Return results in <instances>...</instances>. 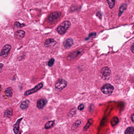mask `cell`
<instances>
[{
  "label": "cell",
  "instance_id": "obj_1",
  "mask_svg": "<svg viewBox=\"0 0 134 134\" xmlns=\"http://www.w3.org/2000/svg\"><path fill=\"white\" fill-rule=\"evenodd\" d=\"M71 26V23L69 21H65L62 23L60 26L57 28V31L59 34L63 35L66 33V31Z\"/></svg>",
  "mask_w": 134,
  "mask_h": 134
},
{
  "label": "cell",
  "instance_id": "obj_2",
  "mask_svg": "<svg viewBox=\"0 0 134 134\" xmlns=\"http://www.w3.org/2000/svg\"><path fill=\"white\" fill-rule=\"evenodd\" d=\"M67 85V82L63 79H60L57 80L55 85V89L58 92H60L66 87Z\"/></svg>",
  "mask_w": 134,
  "mask_h": 134
},
{
  "label": "cell",
  "instance_id": "obj_3",
  "mask_svg": "<svg viewBox=\"0 0 134 134\" xmlns=\"http://www.w3.org/2000/svg\"><path fill=\"white\" fill-rule=\"evenodd\" d=\"M113 86L110 84H106L104 85L101 89V91L104 94L106 95H110L113 91Z\"/></svg>",
  "mask_w": 134,
  "mask_h": 134
},
{
  "label": "cell",
  "instance_id": "obj_4",
  "mask_svg": "<svg viewBox=\"0 0 134 134\" xmlns=\"http://www.w3.org/2000/svg\"><path fill=\"white\" fill-rule=\"evenodd\" d=\"M43 83H39V84L35 86L32 89L26 91V92L24 93V95L25 96H28V95L35 93L36 92H37V91H38L41 89L43 87Z\"/></svg>",
  "mask_w": 134,
  "mask_h": 134
},
{
  "label": "cell",
  "instance_id": "obj_5",
  "mask_svg": "<svg viewBox=\"0 0 134 134\" xmlns=\"http://www.w3.org/2000/svg\"><path fill=\"white\" fill-rule=\"evenodd\" d=\"M101 74L102 78L104 79H106L110 76L111 71L108 67H104L102 68Z\"/></svg>",
  "mask_w": 134,
  "mask_h": 134
},
{
  "label": "cell",
  "instance_id": "obj_6",
  "mask_svg": "<svg viewBox=\"0 0 134 134\" xmlns=\"http://www.w3.org/2000/svg\"><path fill=\"white\" fill-rule=\"evenodd\" d=\"M11 49V46L9 44H6L2 48L0 53V55L2 57H6L9 54Z\"/></svg>",
  "mask_w": 134,
  "mask_h": 134
},
{
  "label": "cell",
  "instance_id": "obj_7",
  "mask_svg": "<svg viewBox=\"0 0 134 134\" xmlns=\"http://www.w3.org/2000/svg\"><path fill=\"white\" fill-rule=\"evenodd\" d=\"M56 41L54 39L50 38L47 39L44 43V46L45 47L51 48L54 47L56 44Z\"/></svg>",
  "mask_w": 134,
  "mask_h": 134
},
{
  "label": "cell",
  "instance_id": "obj_8",
  "mask_svg": "<svg viewBox=\"0 0 134 134\" xmlns=\"http://www.w3.org/2000/svg\"><path fill=\"white\" fill-rule=\"evenodd\" d=\"M23 118H21L17 120L15 124L13 126V131L15 134H21V132L19 130L20 123L23 120Z\"/></svg>",
  "mask_w": 134,
  "mask_h": 134
},
{
  "label": "cell",
  "instance_id": "obj_9",
  "mask_svg": "<svg viewBox=\"0 0 134 134\" xmlns=\"http://www.w3.org/2000/svg\"><path fill=\"white\" fill-rule=\"evenodd\" d=\"M61 15V13L60 12H54L51 13L50 14L49 17H48V20L50 22L54 21L56 19H57Z\"/></svg>",
  "mask_w": 134,
  "mask_h": 134
},
{
  "label": "cell",
  "instance_id": "obj_10",
  "mask_svg": "<svg viewBox=\"0 0 134 134\" xmlns=\"http://www.w3.org/2000/svg\"><path fill=\"white\" fill-rule=\"evenodd\" d=\"M82 50H83L82 49H79L77 51L73 52V53H71L70 54H69V55L67 57V59L69 60H73L81 54Z\"/></svg>",
  "mask_w": 134,
  "mask_h": 134
},
{
  "label": "cell",
  "instance_id": "obj_11",
  "mask_svg": "<svg viewBox=\"0 0 134 134\" xmlns=\"http://www.w3.org/2000/svg\"><path fill=\"white\" fill-rule=\"evenodd\" d=\"M73 43V39L72 38H68L65 40L63 43V45L66 49H68L72 46Z\"/></svg>",
  "mask_w": 134,
  "mask_h": 134
},
{
  "label": "cell",
  "instance_id": "obj_12",
  "mask_svg": "<svg viewBox=\"0 0 134 134\" xmlns=\"http://www.w3.org/2000/svg\"><path fill=\"white\" fill-rule=\"evenodd\" d=\"M47 103V101L44 99H39L37 102V107L39 109H42L44 107V105Z\"/></svg>",
  "mask_w": 134,
  "mask_h": 134
},
{
  "label": "cell",
  "instance_id": "obj_13",
  "mask_svg": "<svg viewBox=\"0 0 134 134\" xmlns=\"http://www.w3.org/2000/svg\"><path fill=\"white\" fill-rule=\"evenodd\" d=\"M29 104V101L28 100H26L21 103V105H20V108L23 110H25L28 108Z\"/></svg>",
  "mask_w": 134,
  "mask_h": 134
},
{
  "label": "cell",
  "instance_id": "obj_14",
  "mask_svg": "<svg viewBox=\"0 0 134 134\" xmlns=\"http://www.w3.org/2000/svg\"><path fill=\"white\" fill-rule=\"evenodd\" d=\"M13 109L11 108L7 109L4 113V117L5 118H10L13 115Z\"/></svg>",
  "mask_w": 134,
  "mask_h": 134
},
{
  "label": "cell",
  "instance_id": "obj_15",
  "mask_svg": "<svg viewBox=\"0 0 134 134\" xmlns=\"http://www.w3.org/2000/svg\"><path fill=\"white\" fill-rule=\"evenodd\" d=\"M5 93L6 96L8 97H11L13 95V89L10 87L6 89Z\"/></svg>",
  "mask_w": 134,
  "mask_h": 134
},
{
  "label": "cell",
  "instance_id": "obj_16",
  "mask_svg": "<svg viewBox=\"0 0 134 134\" xmlns=\"http://www.w3.org/2000/svg\"><path fill=\"white\" fill-rule=\"evenodd\" d=\"M15 35L17 37L20 38H23L25 36V32L23 30H18L15 32Z\"/></svg>",
  "mask_w": 134,
  "mask_h": 134
},
{
  "label": "cell",
  "instance_id": "obj_17",
  "mask_svg": "<svg viewBox=\"0 0 134 134\" xmlns=\"http://www.w3.org/2000/svg\"><path fill=\"white\" fill-rule=\"evenodd\" d=\"M127 7V5L125 3L123 4L121 6L119 9V14H118L119 17L120 16V15L122 14V13H123L125 10L126 9Z\"/></svg>",
  "mask_w": 134,
  "mask_h": 134
},
{
  "label": "cell",
  "instance_id": "obj_18",
  "mask_svg": "<svg viewBox=\"0 0 134 134\" xmlns=\"http://www.w3.org/2000/svg\"><path fill=\"white\" fill-rule=\"evenodd\" d=\"M54 125V122L53 121H49L46 123L44 128L46 129H49L52 128Z\"/></svg>",
  "mask_w": 134,
  "mask_h": 134
},
{
  "label": "cell",
  "instance_id": "obj_19",
  "mask_svg": "<svg viewBox=\"0 0 134 134\" xmlns=\"http://www.w3.org/2000/svg\"><path fill=\"white\" fill-rule=\"evenodd\" d=\"M118 122H119V120L118 119V118L117 117H114L111 119L110 123L112 125L114 126L117 124Z\"/></svg>",
  "mask_w": 134,
  "mask_h": 134
},
{
  "label": "cell",
  "instance_id": "obj_20",
  "mask_svg": "<svg viewBox=\"0 0 134 134\" xmlns=\"http://www.w3.org/2000/svg\"><path fill=\"white\" fill-rule=\"evenodd\" d=\"M125 134H134V129L133 127L128 128L125 130Z\"/></svg>",
  "mask_w": 134,
  "mask_h": 134
},
{
  "label": "cell",
  "instance_id": "obj_21",
  "mask_svg": "<svg viewBox=\"0 0 134 134\" xmlns=\"http://www.w3.org/2000/svg\"><path fill=\"white\" fill-rule=\"evenodd\" d=\"M108 4L109 5V6L110 8H113L114 6L115 5V0H107Z\"/></svg>",
  "mask_w": 134,
  "mask_h": 134
},
{
  "label": "cell",
  "instance_id": "obj_22",
  "mask_svg": "<svg viewBox=\"0 0 134 134\" xmlns=\"http://www.w3.org/2000/svg\"><path fill=\"white\" fill-rule=\"evenodd\" d=\"M54 61H55V60H54V59H51L48 62V65L49 66L51 67L53 66V65L54 64Z\"/></svg>",
  "mask_w": 134,
  "mask_h": 134
},
{
  "label": "cell",
  "instance_id": "obj_23",
  "mask_svg": "<svg viewBox=\"0 0 134 134\" xmlns=\"http://www.w3.org/2000/svg\"><path fill=\"white\" fill-rule=\"evenodd\" d=\"M25 26L24 24H21L20 23H18V22H16L15 23V26L17 28H22Z\"/></svg>",
  "mask_w": 134,
  "mask_h": 134
},
{
  "label": "cell",
  "instance_id": "obj_24",
  "mask_svg": "<svg viewBox=\"0 0 134 134\" xmlns=\"http://www.w3.org/2000/svg\"><path fill=\"white\" fill-rule=\"evenodd\" d=\"M84 105L83 104H81V105H79L78 107V109L79 110H82L84 109Z\"/></svg>",
  "mask_w": 134,
  "mask_h": 134
},
{
  "label": "cell",
  "instance_id": "obj_25",
  "mask_svg": "<svg viewBox=\"0 0 134 134\" xmlns=\"http://www.w3.org/2000/svg\"><path fill=\"white\" fill-rule=\"evenodd\" d=\"M81 123V122L80 121H77L75 123V124H74V126L75 128H76L80 124V123Z\"/></svg>",
  "mask_w": 134,
  "mask_h": 134
},
{
  "label": "cell",
  "instance_id": "obj_26",
  "mask_svg": "<svg viewBox=\"0 0 134 134\" xmlns=\"http://www.w3.org/2000/svg\"><path fill=\"white\" fill-rule=\"evenodd\" d=\"M91 123H90V122H88L87 124H86V125L84 129L85 130L87 129L88 128H89V127L91 125Z\"/></svg>",
  "mask_w": 134,
  "mask_h": 134
},
{
  "label": "cell",
  "instance_id": "obj_27",
  "mask_svg": "<svg viewBox=\"0 0 134 134\" xmlns=\"http://www.w3.org/2000/svg\"><path fill=\"white\" fill-rule=\"evenodd\" d=\"M131 50L132 51L133 53H134V43H133L131 47Z\"/></svg>",
  "mask_w": 134,
  "mask_h": 134
},
{
  "label": "cell",
  "instance_id": "obj_28",
  "mask_svg": "<svg viewBox=\"0 0 134 134\" xmlns=\"http://www.w3.org/2000/svg\"><path fill=\"white\" fill-rule=\"evenodd\" d=\"M3 67V65L2 64H0V73L2 71Z\"/></svg>",
  "mask_w": 134,
  "mask_h": 134
},
{
  "label": "cell",
  "instance_id": "obj_29",
  "mask_svg": "<svg viewBox=\"0 0 134 134\" xmlns=\"http://www.w3.org/2000/svg\"><path fill=\"white\" fill-rule=\"evenodd\" d=\"M131 119L132 120V122H134V114H132V115L131 116Z\"/></svg>",
  "mask_w": 134,
  "mask_h": 134
}]
</instances>
